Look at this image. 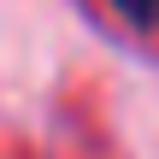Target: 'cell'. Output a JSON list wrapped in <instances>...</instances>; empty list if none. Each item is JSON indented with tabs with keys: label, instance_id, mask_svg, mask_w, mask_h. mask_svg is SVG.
Wrapping results in <instances>:
<instances>
[{
	"label": "cell",
	"instance_id": "obj_1",
	"mask_svg": "<svg viewBox=\"0 0 159 159\" xmlns=\"http://www.w3.org/2000/svg\"><path fill=\"white\" fill-rule=\"evenodd\" d=\"M112 12H118V18H130V24H142V30H148V24H153V18H159V0H112Z\"/></svg>",
	"mask_w": 159,
	"mask_h": 159
}]
</instances>
